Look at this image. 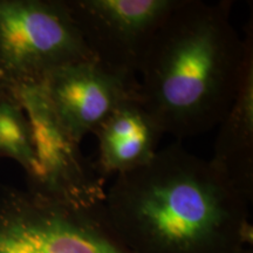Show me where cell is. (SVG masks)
<instances>
[{"label":"cell","instance_id":"3","mask_svg":"<svg viewBox=\"0 0 253 253\" xmlns=\"http://www.w3.org/2000/svg\"><path fill=\"white\" fill-rule=\"evenodd\" d=\"M0 253H130L103 204L78 207L0 182Z\"/></svg>","mask_w":253,"mask_h":253},{"label":"cell","instance_id":"8","mask_svg":"<svg viewBox=\"0 0 253 253\" xmlns=\"http://www.w3.org/2000/svg\"><path fill=\"white\" fill-rule=\"evenodd\" d=\"M94 135L99 149L94 164L104 181L149 163L164 132L136 94L115 108Z\"/></svg>","mask_w":253,"mask_h":253},{"label":"cell","instance_id":"9","mask_svg":"<svg viewBox=\"0 0 253 253\" xmlns=\"http://www.w3.org/2000/svg\"><path fill=\"white\" fill-rule=\"evenodd\" d=\"M211 162L237 189L253 198V36L250 38L238 90L218 125Z\"/></svg>","mask_w":253,"mask_h":253},{"label":"cell","instance_id":"11","mask_svg":"<svg viewBox=\"0 0 253 253\" xmlns=\"http://www.w3.org/2000/svg\"><path fill=\"white\" fill-rule=\"evenodd\" d=\"M239 253H253V249H252V245H248L245 246L244 249L240 250Z\"/></svg>","mask_w":253,"mask_h":253},{"label":"cell","instance_id":"5","mask_svg":"<svg viewBox=\"0 0 253 253\" xmlns=\"http://www.w3.org/2000/svg\"><path fill=\"white\" fill-rule=\"evenodd\" d=\"M63 1L95 61L138 86V75L151 42L179 0Z\"/></svg>","mask_w":253,"mask_h":253},{"label":"cell","instance_id":"6","mask_svg":"<svg viewBox=\"0 0 253 253\" xmlns=\"http://www.w3.org/2000/svg\"><path fill=\"white\" fill-rule=\"evenodd\" d=\"M31 126L36 168L26 189L43 197L78 207L103 204V179L82 154L80 143L62 128L40 84L9 88Z\"/></svg>","mask_w":253,"mask_h":253},{"label":"cell","instance_id":"2","mask_svg":"<svg viewBox=\"0 0 253 253\" xmlns=\"http://www.w3.org/2000/svg\"><path fill=\"white\" fill-rule=\"evenodd\" d=\"M231 7L232 1L179 0L142 65L138 97L177 141L218 126L235 100L253 25L240 37Z\"/></svg>","mask_w":253,"mask_h":253},{"label":"cell","instance_id":"7","mask_svg":"<svg viewBox=\"0 0 253 253\" xmlns=\"http://www.w3.org/2000/svg\"><path fill=\"white\" fill-rule=\"evenodd\" d=\"M56 120L81 143L94 134L115 108L137 94V86L94 60L62 66L40 84Z\"/></svg>","mask_w":253,"mask_h":253},{"label":"cell","instance_id":"4","mask_svg":"<svg viewBox=\"0 0 253 253\" xmlns=\"http://www.w3.org/2000/svg\"><path fill=\"white\" fill-rule=\"evenodd\" d=\"M88 60L63 0H0V88L40 84L56 68Z\"/></svg>","mask_w":253,"mask_h":253},{"label":"cell","instance_id":"10","mask_svg":"<svg viewBox=\"0 0 253 253\" xmlns=\"http://www.w3.org/2000/svg\"><path fill=\"white\" fill-rule=\"evenodd\" d=\"M0 158L14 161L30 177L36 168L31 126L23 107L9 89L0 88Z\"/></svg>","mask_w":253,"mask_h":253},{"label":"cell","instance_id":"1","mask_svg":"<svg viewBox=\"0 0 253 253\" xmlns=\"http://www.w3.org/2000/svg\"><path fill=\"white\" fill-rule=\"evenodd\" d=\"M250 203L210 160L176 141L116 176L103 209L130 253H239L252 245Z\"/></svg>","mask_w":253,"mask_h":253}]
</instances>
